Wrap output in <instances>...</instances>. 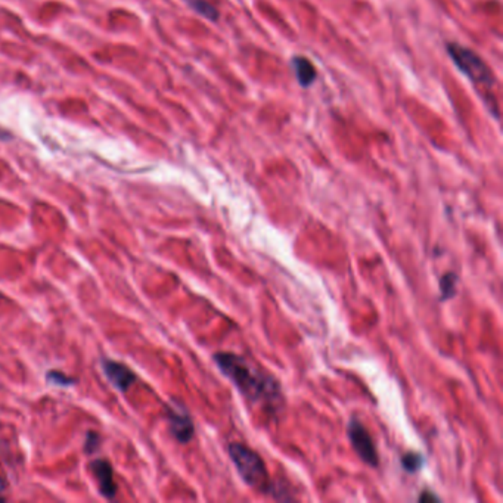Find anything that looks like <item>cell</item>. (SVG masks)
I'll use <instances>...</instances> for the list:
<instances>
[{
	"mask_svg": "<svg viewBox=\"0 0 503 503\" xmlns=\"http://www.w3.org/2000/svg\"><path fill=\"white\" fill-rule=\"evenodd\" d=\"M47 379L55 382L58 385H69L74 382L71 378L65 377L64 374H59V372H47Z\"/></svg>",
	"mask_w": 503,
	"mask_h": 503,
	"instance_id": "12",
	"label": "cell"
},
{
	"mask_svg": "<svg viewBox=\"0 0 503 503\" xmlns=\"http://www.w3.org/2000/svg\"><path fill=\"white\" fill-rule=\"evenodd\" d=\"M3 493H5V482L0 478V500H3Z\"/></svg>",
	"mask_w": 503,
	"mask_h": 503,
	"instance_id": "15",
	"label": "cell"
},
{
	"mask_svg": "<svg viewBox=\"0 0 503 503\" xmlns=\"http://www.w3.org/2000/svg\"><path fill=\"white\" fill-rule=\"evenodd\" d=\"M104 370L107 378L111 381V384L117 387L120 391H126L130 385L133 384L135 374L128 368L122 364H117L113 360L104 361Z\"/></svg>",
	"mask_w": 503,
	"mask_h": 503,
	"instance_id": "7",
	"label": "cell"
},
{
	"mask_svg": "<svg viewBox=\"0 0 503 503\" xmlns=\"http://www.w3.org/2000/svg\"><path fill=\"white\" fill-rule=\"evenodd\" d=\"M447 52L460 71L468 76L476 85L490 87L495 83V77H493L491 69L474 50L460 46L458 43H449Z\"/></svg>",
	"mask_w": 503,
	"mask_h": 503,
	"instance_id": "3",
	"label": "cell"
},
{
	"mask_svg": "<svg viewBox=\"0 0 503 503\" xmlns=\"http://www.w3.org/2000/svg\"><path fill=\"white\" fill-rule=\"evenodd\" d=\"M168 425L177 441L186 445L188 441L192 440L195 427L192 418H190L183 405L173 403V406L168 407Z\"/></svg>",
	"mask_w": 503,
	"mask_h": 503,
	"instance_id": "5",
	"label": "cell"
},
{
	"mask_svg": "<svg viewBox=\"0 0 503 503\" xmlns=\"http://www.w3.org/2000/svg\"><path fill=\"white\" fill-rule=\"evenodd\" d=\"M422 464H424V459L419 454H406L401 459V465H403L405 471L412 472V474L418 472L422 468Z\"/></svg>",
	"mask_w": 503,
	"mask_h": 503,
	"instance_id": "11",
	"label": "cell"
},
{
	"mask_svg": "<svg viewBox=\"0 0 503 503\" xmlns=\"http://www.w3.org/2000/svg\"><path fill=\"white\" fill-rule=\"evenodd\" d=\"M419 500H421V502H424V500H438V498L432 495V493H427V491H425L424 495L419 496Z\"/></svg>",
	"mask_w": 503,
	"mask_h": 503,
	"instance_id": "14",
	"label": "cell"
},
{
	"mask_svg": "<svg viewBox=\"0 0 503 503\" xmlns=\"http://www.w3.org/2000/svg\"><path fill=\"white\" fill-rule=\"evenodd\" d=\"M98 443H99V437L95 432H89L87 438H86V451L87 454H92L98 449Z\"/></svg>",
	"mask_w": 503,
	"mask_h": 503,
	"instance_id": "13",
	"label": "cell"
},
{
	"mask_svg": "<svg viewBox=\"0 0 503 503\" xmlns=\"http://www.w3.org/2000/svg\"><path fill=\"white\" fill-rule=\"evenodd\" d=\"M348 438L351 446H353L357 456L365 462L366 465L377 468L379 465L378 450L375 443L372 440L366 427L357 419H351L348 422Z\"/></svg>",
	"mask_w": 503,
	"mask_h": 503,
	"instance_id": "4",
	"label": "cell"
},
{
	"mask_svg": "<svg viewBox=\"0 0 503 503\" xmlns=\"http://www.w3.org/2000/svg\"><path fill=\"white\" fill-rule=\"evenodd\" d=\"M293 68L295 71V76L298 78V83L304 87H309L311 83L315 82L316 78V69L311 65L307 58L303 56H295L293 58Z\"/></svg>",
	"mask_w": 503,
	"mask_h": 503,
	"instance_id": "8",
	"label": "cell"
},
{
	"mask_svg": "<svg viewBox=\"0 0 503 503\" xmlns=\"http://www.w3.org/2000/svg\"><path fill=\"white\" fill-rule=\"evenodd\" d=\"M90 467H92L93 474L98 480L100 493H102L107 499H114L115 493H117V484L114 481L113 468H111L109 462L104 460V459H98V460L92 462Z\"/></svg>",
	"mask_w": 503,
	"mask_h": 503,
	"instance_id": "6",
	"label": "cell"
},
{
	"mask_svg": "<svg viewBox=\"0 0 503 503\" xmlns=\"http://www.w3.org/2000/svg\"><path fill=\"white\" fill-rule=\"evenodd\" d=\"M456 284H458V276L454 273V271H447V273L441 276V279H440L441 301H447L455 297Z\"/></svg>",
	"mask_w": 503,
	"mask_h": 503,
	"instance_id": "9",
	"label": "cell"
},
{
	"mask_svg": "<svg viewBox=\"0 0 503 503\" xmlns=\"http://www.w3.org/2000/svg\"><path fill=\"white\" fill-rule=\"evenodd\" d=\"M189 6L197 11L199 15H203L207 19H211V21H217L219 19V11L217 9L208 3L207 0H188Z\"/></svg>",
	"mask_w": 503,
	"mask_h": 503,
	"instance_id": "10",
	"label": "cell"
},
{
	"mask_svg": "<svg viewBox=\"0 0 503 503\" xmlns=\"http://www.w3.org/2000/svg\"><path fill=\"white\" fill-rule=\"evenodd\" d=\"M227 451L245 484L258 491L267 493V495L273 493V484L270 481L267 467L257 451L241 443H230Z\"/></svg>",
	"mask_w": 503,
	"mask_h": 503,
	"instance_id": "2",
	"label": "cell"
},
{
	"mask_svg": "<svg viewBox=\"0 0 503 503\" xmlns=\"http://www.w3.org/2000/svg\"><path fill=\"white\" fill-rule=\"evenodd\" d=\"M214 364L248 401L261 406L267 412H278L282 407L284 396L275 377L260 370L245 357L220 351L213 356Z\"/></svg>",
	"mask_w": 503,
	"mask_h": 503,
	"instance_id": "1",
	"label": "cell"
}]
</instances>
